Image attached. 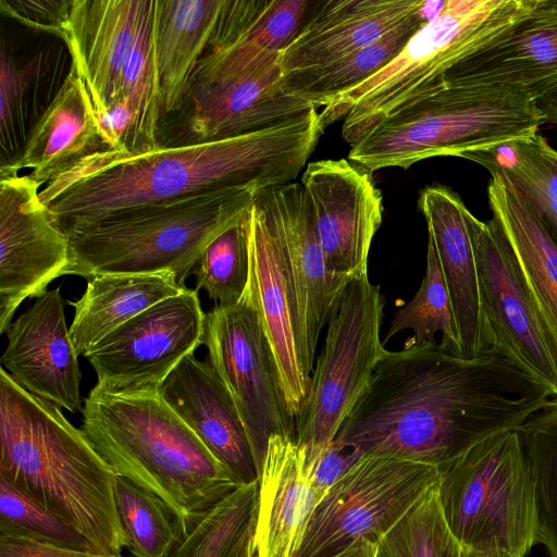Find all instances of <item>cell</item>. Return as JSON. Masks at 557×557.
<instances>
[{
  "instance_id": "6da1fadb",
  "label": "cell",
  "mask_w": 557,
  "mask_h": 557,
  "mask_svg": "<svg viewBox=\"0 0 557 557\" xmlns=\"http://www.w3.org/2000/svg\"><path fill=\"white\" fill-rule=\"evenodd\" d=\"M549 399L545 385L495 347L466 359L433 339L387 350L333 442L363 457L438 468L517 430Z\"/></svg>"
},
{
  "instance_id": "7a4b0ae2",
  "label": "cell",
  "mask_w": 557,
  "mask_h": 557,
  "mask_svg": "<svg viewBox=\"0 0 557 557\" xmlns=\"http://www.w3.org/2000/svg\"><path fill=\"white\" fill-rule=\"evenodd\" d=\"M324 126L317 108L270 127L140 152L99 149L50 181L39 198L65 233L117 211L226 187L289 184Z\"/></svg>"
},
{
  "instance_id": "3957f363",
  "label": "cell",
  "mask_w": 557,
  "mask_h": 557,
  "mask_svg": "<svg viewBox=\"0 0 557 557\" xmlns=\"http://www.w3.org/2000/svg\"><path fill=\"white\" fill-rule=\"evenodd\" d=\"M0 476L78 530L94 550L126 547L117 475L53 403L0 369Z\"/></svg>"
},
{
  "instance_id": "277c9868",
  "label": "cell",
  "mask_w": 557,
  "mask_h": 557,
  "mask_svg": "<svg viewBox=\"0 0 557 557\" xmlns=\"http://www.w3.org/2000/svg\"><path fill=\"white\" fill-rule=\"evenodd\" d=\"M81 430L117 476L152 493L184 537L240 484L161 395L160 386L111 389L85 398Z\"/></svg>"
},
{
  "instance_id": "5b68a950",
  "label": "cell",
  "mask_w": 557,
  "mask_h": 557,
  "mask_svg": "<svg viewBox=\"0 0 557 557\" xmlns=\"http://www.w3.org/2000/svg\"><path fill=\"white\" fill-rule=\"evenodd\" d=\"M251 187H226L131 208L71 230L65 274L172 272L184 284L203 250L255 201Z\"/></svg>"
},
{
  "instance_id": "8992f818",
  "label": "cell",
  "mask_w": 557,
  "mask_h": 557,
  "mask_svg": "<svg viewBox=\"0 0 557 557\" xmlns=\"http://www.w3.org/2000/svg\"><path fill=\"white\" fill-rule=\"evenodd\" d=\"M543 117L517 87L441 86L405 103L350 146L348 160L372 173L539 133Z\"/></svg>"
},
{
  "instance_id": "52a82bcc",
  "label": "cell",
  "mask_w": 557,
  "mask_h": 557,
  "mask_svg": "<svg viewBox=\"0 0 557 557\" xmlns=\"http://www.w3.org/2000/svg\"><path fill=\"white\" fill-rule=\"evenodd\" d=\"M536 0H447L381 71L339 96L320 113L324 128L344 117L351 146L405 103L443 86L457 62L490 45L528 14Z\"/></svg>"
},
{
  "instance_id": "ba28073f",
  "label": "cell",
  "mask_w": 557,
  "mask_h": 557,
  "mask_svg": "<svg viewBox=\"0 0 557 557\" xmlns=\"http://www.w3.org/2000/svg\"><path fill=\"white\" fill-rule=\"evenodd\" d=\"M438 473L443 516L462 547L524 557L537 544L534 482L517 430L483 440Z\"/></svg>"
},
{
  "instance_id": "9c48e42d",
  "label": "cell",
  "mask_w": 557,
  "mask_h": 557,
  "mask_svg": "<svg viewBox=\"0 0 557 557\" xmlns=\"http://www.w3.org/2000/svg\"><path fill=\"white\" fill-rule=\"evenodd\" d=\"M385 299L368 274L351 278L333 308L309 392L296 418L304 469L334 441L387 350L381 342Z\"/></svg>"
},
{
  "instance_id": "30bf717a",
  "label": "cell",
  "mask_w": 557,
  "mask_h": 557,
  "mask_svg": "<svg viewBox=\"0 0 557 557\" xmlns=\"http://www.w3.org/2000/svg\"><path fill=\"white\" fill-rule=\"evenodd\" d=\"M208 49L184 97L190 102L186 120L190 143L257 132L314 108L285 90L281 51L249 39Z\"/></svg>"
},
{
  "instance_id": "8fae6325",
  "label": "cell",
  "mask_w": 557,
  "mask_h": 557,
  "mask_svg": "<svg viewBox=\"0 0 557 557\" xmlns=\"http://www.w3.org/2000/svg\"><path fill=\"white\" fill-rule=\"evenodd\" d=\"M438 479L434 466L361 458L318 504L297 557H330L361 540L376 544Z\"/></svg>"
},
{
  "instance_id": "7c38bea8",
  "label": "cell",
  "mask_w": 557,
  "mask_h": 557,
  "mask_svg": "<svg viewBox=\"0 0 557 557\" xmlns=\"http://www.w3.org/2000/svg\"><path fill=\"white\" fill-rule=\"evenodd\" d=\"M203 345L243 420L260 478L270 437L296 441V421L287 412L277 366L248 287L236 304L206 313Z\"/></svg>"
},
{
  "instance_id": "4fadbf2b",
  "label": "cell",
  "mask_w": 557,
  "mask_h": 557,
  "mask_svg": "<svg viewBox=\"0 0 557 557\" xmlns=\"http://www.w3.org/2000/svg\"><path fill=\"white\" fill-rule=\"evenodd\" d=\"M205 318L197 289L186 287L120 325L84 357L96 371L99 386H161L203 344Z\"/></svg>"
},
{
  "instance_id": "5bb4252c",
  "label": "cell",
  "mask_w": 557,
  "mask_h": 557,
  "mask_svg": "<svg viewBox=\"0 0 557 557\" xmlns=\"http://www.w3.org/2000/svg\"><path fill=\"white\" fill-rule=\"evenodd\" d=\"M481 302L493 347L557 397V354L543 330L511 246L492 218L473 225Z\"/></svg>"
},
{
  "instance_id": "9a60e30c",
  "label": "cell",
  "mask_w": 557,
  "mask_h": 557,
  "mask_svg": "<svg viewBox=\"0 0 557 557\" xmlns=\"http://www.w3.org/2000/svg\"><path fill=\"white\" fill-rule=\"evenodd\" d=\"M28 175L0 177V333L26 298H40L65 275L71 243Z\"/></svg>"
},
{
  "instance_id": "2e32d148",
  "label": "cell",
  "mask_w": 557,
  "mask_h": 557,
  "mask_svg": "<svg viewBox=\"0 0 557 557\" xmlns=\"http://www.w3.org/2000/svg\"><path fill=\"white\" fill-rule=\"evenodd\" d=\"M300 184L330 272L346 280L368 274L383 213L371 173L346 159L320 160L307 164Z\"/></svg>"
},
{
  "instance_id": "e0dca14e",
  "label": "cell",
  "mask_w": 557,
  "mask_h": 557,
  "mask_svg": "<svg viewBox=\"0 0 557 557\" xmlns=\"http://www.w3.org/2000/svg\"><path fill=\"white\" fill-rule=\"evenodd\" d=\"M261 202L276 242L308 366L313 371L317 346L331 312L350 280L327 269L311 210L300 183L261 190Z\"/></svg>"
},
{
  "instance_id": "ac0fdd59",
  "label": "cell",
  "mask_w": 557,
  "mask_h": 557,
  "mask_svg": "<svg viewBox=\"0 0 557 557\" xmlns=\"http://www.w3.org/2000/svg\"><path fill=\"white\" fill-rule=\"evenodd\" d=\"M247 287L277 366L287 412L296 421L307 398L312 372L300 337L285 268L257 196L247 213Z\"/></svg>"
},
{
  "instance_id": "d6986e66",
  "label": "cell",
  "mask_w": 557,
  "mask_h": 557,
  "mask_svg": "<svg viewBox=\"0 0 557 557\" xmlns=\"http://www.w3.org/2000/svg\"><path fill=\"white\" fill-rule=\"evenodd\" d=\"M58 286L11 324L2 366L32 394L75 412L82 409L78 355Z\"/></svg>"
},
{
  "instance_id": "ffe728a7",
  "label": "cell",
  "mask_w": 557,
  "mask_h": 557,
  "mask_svg": "<svg viewBox=\"0 0 557 557\" xmlns=\"http://www.w3.org/2000/svg\"><path fill=\"white\" fill-rule=\"evenodd\" d=\"M450 298L459 355L476 358L493 347L485 321L473 243L475 216L460 197L445 186H428L419 197Z\"/></svg>"
},
{
  "instance_id": "44dd1931",
  "label": "cell",
  "mask_w": 557,
  "mask_h": 557,
  "mask_svg": "<svg viewBox=\"0 0 557 557\" xmlns=\"http://www.w3.org/2000/svg\"><path fill=\"white\" fill-rule=\"evenodd\" d=\"M160 392L213 457L240 484L259 481L252 448L226 386L209 360L186 356Z\"/></svg>"
},
{
  "instance_id": "7402d4cb",
  "label": "cell",
  "mask_w": 557,
  "mask_h": 557,
  "mask_svg": "<svg viewBox=\"0 0 557 557\" xmlns=\"http://www.w3.org/2000/svg\"><path fill=\"white\" fill-rule=\"evenodd\" d=\"M421 4L422 0L317 1L298 34L281 51L283 77L375 42L410 21Z\"/></svg>"
},
{
  "instance_id": "603a6c76",
  "label": "cell",
  "mask_w": 557,
  "mask_h": 557,
  "mask_svg": "<svg viewBox=\"0 0 557 557\" xmlns=\"http://www.w3.org/2000/svg\"><path fill=\"white\" fill-rule=\"evenodd\" d=\"M144 0H70L61 38L85 82L94 109L120 94L122 69Z\"/></svg>"
},
{
  "instance_id": "cb8c5ba5",
  "label": "cell",
  "mask_w": 557,
  "mask_h": 557,
  "mask_svg": "<svg viewBox=\"0 0 557 557\" xmlns=\"http://www.w3.org/2000/svg\"><path fill=\"white\" fill-rule=\"evenodd\" d=\"M555 77L557 18L536 0L535 7L497 39L449 69L443 85L517 87L532 96L535 87Z\"/></svg>"
},
{
  "instance_id": "d4e9b609",
  "label": "cell",
  "mask_w": 557,
  "mask_h": 557,
  "mask_svg": "<svg viewBox=\"0 0 557 557\" xmlns=\"http://www.w3.org/2000/svg\"><path fill=\"white\" fill-rule=\"evenodd\" d=\"M320 502L296 441L272 435L259 478L255 529L258 557H297Z\"/></svg>"
},
{
  "instance_id": "484cf974",
  "label": "cell",
  "mask_w": 557,
  "mask_h": 557,
  "mask_svg": "<svg viewBox=\"0 0 557 557\" xmlns=\"http://www.w3.org/2000/svg\"><path fill=\"white\" fill-rule=\"evenodd\" d=\"M94 107L83 78L71 65L52 101L29 132L21 156L0 166V177L30 169L40 188L87 154L99 150Z\"/></svg>"
},
{
  "instance_id": "4316f807",
  "label": "cell",
  "mask_w": 557,
  "mask_h": 557,
  "mask_svg": "<svg viewBox=\"0 0 557 557\" xmlns=\"http://www.w3.org/2000/svg\"><path fill=\"white\" fill-rule=\"evenodd\" d=\"M487 194L493 219L511 246L541 325L557 354V245L500 177L492 176Z\"/></svg>"
},
{
  "instance_id": "83f0119b",
  "label": "cell",
  "mask_w": 557,
  "mask_h": 557,
  "mask_svg": "<svg viewBox=\"0 0 557 557\" xmlns=\"http://www.w3.org/2000/svg\"><path fill=\"white\" fill-rule=\"evenodd\" d=\"M225 0H156V51L162 109L178 110L190 76L216 30Z\"/></svg>"
},
{
  "instance_id": "f1b7e54d",
  "label": "cell",
  "mask_w": 557,
  "mask_h": 557,
  "mask_svg": "<svg viewBox=\"0 0 557 557\" xmlns=\"http://www.w3.org/2000/svg\"><path fill=\"white\" fill-rule=\"evenodd\" d=\"M87 280L85 293L72 302L70 335L78 356L138 313L186 288L172 272L106 273Z\"/></svg>"
},
{
  "instance_id": "f546056e",
  "label": "cell",
  "mask_w": 557,
  "mask_h": 557,
  "mask_svg": "<svg viewBox=\"0 0 557 557\" xmlns=\"http://www.w3.org/2000/svg\"><path fill=\"white\" fill-rule=\"evenodd\" d=\"M515 190L557 245V151L535 133L466 152Z\"/></svg>"
},
{
  "instance_id": "4dcf8cb0",
  "label": "cell",
  "mask_w": 557,
  "mask_h": 557,
  "mask_svg": "<svg viewBox=\"0 0 557 557\" xmlns=\"http://www.w3.org/2000/svg\"><path fill=\"white\" fill-rule=\"evenodd\" d=\"M423 25L418 10L410 21L369 46L325 65L284 76V88L317 109L325 108L385 67Z\"/></svg>"
},
{
  "instance_id": "1f68e13d",
  "label": "cell",
  "mask_w": 557,
  "mask_h": 557,
  "mask_svg": "<svg viewBox=\"0 0 557 557\" xmlns=\"http://www.w3.org/2000/svg\"><path fill=\"white\" fill-rule=\"evenodd\" d=\"M156 0H144L133 42L125 59L119 96L128 97L136 109L132 152L159 146L158 125L162 110L154 34Z\"/></svg>"
},
{
  "instance_id": "d6a6232c",
  "label": "cell",
  "mask_w": 557,
  "mask_h": 557,
  "mask_svg": "<svg viewBox=\"0 0 557 557\" xmlns=\"http://www.w3.org/2000/svg\"><path fill=\"white\" fill-rule=\"evenodd\" d=\"M534 482L537 543L557 557V397L517 429Z\"/></svg>"
},
{
  "instance_id": "836d02e7",
  "label": "cell",
  "mask_w": 557,
  "mask_h": 557,
  "mask_svg": "<svg viewBox=\"0 0 557 557\" xmlns=\"http://www.w3.org/2000/svg\"><path fill=\"white\" fill-rule=\"evenodd\" d=\"M259 481L222 498L184 537L171 557H237L256 529Z\"/></svg>"
},
{
  "instance_id": "e575fe53",
  "label": "cell",
  "mask_w": 557,
  "mask_h": 557,
  "mask_svg": "<svg viewBox=\"0 0 557 557\" xmlns=\"http://www.w3.org/2000/svg\"><path fill=\"white\" fill-rule=\"evenodd\" d=\"M115 504L126 547L134 557H171L184 540L162 500L122 476L116 479Z\"/></svg>"
},
{
  "instance_id": "d590c367",
  "label": "cell",
  "mask_w": 557,
  "mask_h": 557,
  "mask_svg": "<svg viewBox=\"0 0 557 557\" xmlns=\"http://www.w3.org/2000/svg\"><path fill=\"white\" fill-rule=\"evenodd\" d=\"M404 330L413 332V336L405 343L406 345L433 341L435 333L441 332V344L459 355L450 298L435 249L429 240L426 270L421 285L413 298L395 313L383 344Z\"/></svg>"
},
{
  "instance_id": "8d00e7d4",
  "label": "cell",
  "mask_w": 557,
  "mask_h": 557,
  "mask_svg": "<svg viewBox=\"0 0 557 557\" xmlns=\"http://www.w3.org/2000/svg\"><path fill=\"white\" fill-rule=\"evenodd\" d=\"M437 484L376 543L375 557H462L463 547L443 516Z\"/></svg>"
},
{
  "instance_id": "74e56055",
  "label": "cell",
  "mask_w": 557,
  "mask_h": 557,
  "mask_svg": "<svg viewBox=\"0 0 557 557\" xmlns=\"http://www.w3.org/2000/svg\"><path fill=\"white\" fill-rule=\"evenodd\" d=\"M47 57L44 51L34 54L27 61H17L9 50L1 46L0 66V144L1 166L12 164L22 153L30 129L29 101L35 99L39 78L47 70Z\"/></svg>"
},
{
  "instance_id": "f35d334b",
  "label": "cell",
  "mask_w": 557,
  "mask_h": 557,
  "mask_svg": "<svg viewBox=\"0 0 557 557\" xmlns=\"http://www.w3.org/2000/svg\"><path fill=\"white\" fill-rule=\"evenodd\" d=\"M248 210L207 246L193 270L195 289L206 290L215 306L234 305L246 290L249 280Z\"/></svg>"
},
{
  "instance_id": "ab89813d",
  "label": "cell",
  "mask_w": 557,
  "mask_h": 557,
  "mask_svg": "<svg viewBox=\"0 0 557 557\" xmlns=\"http://www.w3.org/2000/svg\"><path fill=\"white\" fill-rule=\"evenodd\" d=\"M0 535L96 553L78 530L3 476H0Z\"/></svg>"
},
{
  "instance_id": "60d3db41",
  "label": "cell",
  "mask_w": 557,
  "mask_h": 557,
  "mask_svg": "<svg viewBox=\"0 0 557 557\" xmlns=\"http://www.w3.org/2000/svg\"><path fill=\"white\" fill-rule=\"evenodd\" d=\"M102 149L132 152L136 131V109L126 96L94 109Z\"/></svg>"
},
{
  "instance_id": "b9f144b4",
  "label": "cell",
  "mask_w": 557,
  "mask_h": 557,
  "mask_svg": "<svg viewBox=\"0 0 557 557\" xmlns=\"http://www.w3.org/2000/svg\"><path fill=\"white\" fill-rule=\"evenodd\" d=\"M69 2V0H1L0 7L3 13L16 21L59 37Z\"/></svg>"
},
{
  "instance_id": "7bdbcfd3",
  "label": "cell",
  "mask_w": 557,
  "mask_h": 557,
  "mask_svg": "<svg viewBox=\"0 0 557 557\" xmlns=\"http://www.w3.org/2000/svg\"><path fill=\"white\" fill-rule=\"evenodd\" d=\"M363 456L354 448L332 442L314 463L305 470L321 499Z\"/></svg>"
},
{
  "instance_id": "ee69618b",
  "label": "cell",
  "mask_w": 557,
  "mask_h": 557,
  "mask_svg": "<svg viewBox=\"0 0 557 557\" xmlns=\"http://www.w3.org/2000/svg\"><path fill=\"white\" fill-rule=\"evenodd\" d=\"M0 557H125L60 547L24 537L0 535Z\"/></svg>"
},
{
  "instance_id": "f6af8a7d",
  "label": "cell",
  "mask_w": 557,
  "mask_h": 557,
  "mask_svg": "<svg viewBox=\"0 0 557 557\" xmlns=\"http://www.w3.org/2000/svg\"><path fill=\"white\" fill-rule=\"evenodd\" d=\"M532 96L543 122L557 126V77L535 87Z\"/></svg>"
},
{
  "instance_id": "bcb514c9",
  "label": "cell",
  "mask_w": 557,
  "mask_h": 557,
  "mask_svg": "<svg viewBox=\"0 0 557 557\" xmlns=\"http://www.w3.org/2000/svg\"><path fill=\"white\" fill-rule=\"evenodd\" d=\"M376 544L368 540L358 541L330 557H375Z\"/></svg>"
},
{
  "instance_id": "7dc6e473",
  "label": "cell",
  "mask_w": 557,
  "mask_h": 557,
  "mask_svg": "<svg viewBox=\"0 0 557 557\" xmlns=\"http://www.w3.org/2000/svg\"><path fill=\"white\" fill-rule=\"evenodd\" d=\"M462 557H522L505 549L476 550L462 548Z\"/></svg>"
},
{
  "instance_id": "c3c4849f",
  "label": "cell",
  "mask_w": 557,
  "mask_h": 557,
  "mask_svg": "<svg viewBox=\"0 0 557 557\" xmlns=\"http://www.w3.org/2000/svg\"><path fill=\"white\" fill-rule=\"evenodd\" d=\"M237 557H258L255 544V530H252L246 537Z\"/></svg>"
},
{
  "instance_id": "681fc988",
  "label": "cell",
  "mask_w": 557,
  "mask_h": 557,
  "mask_svg": "<svg viewBox=\"0 0 557 557\" xmlns=\"http://www.w3.org/2000/svg\"><path fill=\"white\" fill-rule=\"evenodd\" d=\"M542 8L557 18V0H541Z\"/></svg>"
}]
</instances>
